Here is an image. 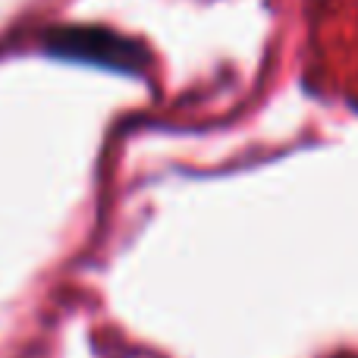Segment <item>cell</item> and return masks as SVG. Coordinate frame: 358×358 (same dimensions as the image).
I'll return each mask as SVG.
<instances>
[{"label":"cell","instance_id":"cell-1","mask_svg":"<svg viewBox=\"0 0 358 358\" xmlns=\"http://www.w3.org/2000/svg\"><path fill=\"white\" fill-rule=\"evenodd\" d=\"M48 48L50 54L88 60L110 69H126V73H136L145 60L142 48L107 29H57L48 35Z\"/></svg>","mask_w":358,"mask_h":358}]
</instances>
